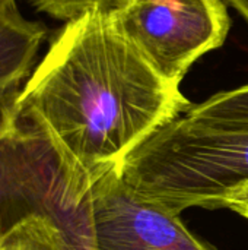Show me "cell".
Here are the masks:
<instances>
[{
	"mask_svg": "<svg viewBox=\"0 0 248 250\" xmlns=\"http://www.w3.org/2000/svg\"><path fill=\"white\" fill-rule=\"evenodd\" d=\"M228 3H231L248 22V0H227Z\"/></svg>",
	"mask_w": 248,
	"mask_h": 250,
	"instance_id": "cell-10",
	"label": "cell"
},
{
	"mask_svg": "<svg viewBox=\"0 0 248 250\" xmlns=\"http://www.w3.org/2000/svg\"><path fill=\"white\" fill-rule=\"evenodd\" d=\"M221 208H228L248 220V186H244L221 202Z\"/></svg>",
	"mask_w": 248,
	"mask_h": 250,
	"instance_id": "cell-9",
	"label": "cell"
},
{
	"mask_svg": "<svg viewBox=\"0 0 248 250\" xmlns=\"http://www.w3.org/2000/svg\"><path fill=\"white\" fill-rule=\"evenodd\" d=\"M183 117L205 129L248 132V83L193 104Z\"/></svg>",
	"mask_w": 248,
	"mask_h": 250,
	"instance_id": "cell-7",
	"label": "cell"
},
{
	"mask_svg": "<svg viewBox=\"0 0 248 250\" xmlns=\"http://www.w3.org/2000/svg\"><path fill=\"white\" fill-rule=\"evenodd\" d=\"M121 174L175 214L218 209L227 196L248 186V132L205 129L181 116L136 149Z\"/></svg>",
	"mask_w": 248,
	"mask_h": 250,
	"instance_id": "cell-2",
	"label": "cell"
},
{
	"mask_svg": "<svg viewBox=\"0 0 248 250\" xmlns=\"http://www.w3.org/2000/svg\"><path fill=\"white\" fill-rule=\"evenodd\" d=\"M47 28L26 19L18 7L0 10V97L19 89L35 64Z\"/></svg>",
	"mask_w": 248,
	"mask_h": 250,
	"instance_id": "cell-6",
	"label": "cell"
},
{
	"mask_svg": "<svg viewBox=\"0 0 248 250\" xmlns=\"http://www.w3.org/2000/svg\"><path fill=\"white\" fill-rule=\"evenodd\" d=\"M113 13L153 69L175 83L225 42L231 26L224 0H129Z\"/></svg>",
	"mask_w": 248,
	"mask_h": 250,
	"instance_id": "cell-3",
	"label": "cell"
},
{
	"mask_svg": "<svg viewBox=\"0 0 248 250\" xmlns=\"http://www.w3.org/2000/svg\"><path fill=\"white\" fill-rule=\"evenodd\" d=\"M18 91L0 97V240L70 190L48 142L18 113Z\"/></svg>",
	"mask_w": 248,
	"mask_h": 250,
	"instance_id": "cell-4",
	"label": "cell"
},
{
	"mask_svg": "<svg viewBox=\"0 0 248 250\" xmlns=\"http://www.w3.org/2000/svg\"><path fill=\"white\" fill-rule=\"evenodd\" d=\"M0 250H22V249H19V248H16V246H12V245H7V243L0 242Z\"/></svg>",
	"mask_w": 248,
	"mask_h": 250,
	"instance_id": "cell-12",
	"label": "cell"
},
{
	"mask_svg": "<svg viewBox=\"0 0 248 250\" xmlns=\"http://www.w3.org/2000/svg\"><path fill=\"white\" fill-rule=\"evenodd\" d=\"M13 7H18L16 6V0H0V10L13 9Z\"/></svg>",
	"mask_w": 248,
	"mask_h": 250,
	"instance_id": "cell-11",
	"label": "cell"
},
{
	"mask_svg": "<svg viewBox=\"0 0 248 250\" xmlns=\"http://www.w3.org/2000/svg\"><path fill=\"white\" fill-rule=\"evenodd\" d=\"M98 250H215L175 214L113 170L92 188Z\"/></svg>",
	"mask_w": 248,
	"mask_h": 250,
	"instance_id": "cell-5",
	"label": "cell"
},
{
	"mask_svg": "<svg viewBox=\"0 0 248 250\" xmlns=\"http://www.w3.org/2000/svg\"><path fill=\"white\" fill-rule=\"evenodd\" d=\"M127 1L129 0H32L34 6L39 12L64 22L77 19L82 15L96 9L115 12Z\"/></svg>",
	"mask_w": 248,
	"mask_h": 250,
	"instance_id": "cell-8",
	"label": "cell"
},
{
	"mask_svg": "<svg viewBox=\"0 0 248 250\" xmlns=\"http://www.w3.org/2000/svg\"><path fill=\"white\" fill-rule=\"evenodd\" d=\"M15 105L83 198L193 104L153 69L113 12L96 9L57 31Z\"/></svg>",
	"mask_w": 248,
	"mask_h": 250,
	"instance_id": "cell-1",
	"label": "cell"
}]
</instances>
